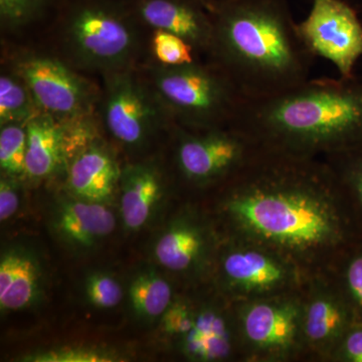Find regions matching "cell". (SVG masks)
<instances>
[{
  "mask_svg": "<svg viewBox=\"0 0 362 362\" xmlns=\"http://www.w3.org/2000/svg\"><path fill=\"white\" fill-rule=\"evenodd\" d=\"M85 290L87 299L97 308H114L122 301L120 283L108 274H92L86 281Z\"/></svg>",
  "mask_w": 362,
  "mask_h": 362,
  "instance_id": "28",
  "label": "cell"
},
{
  "mask_svg": "<svg viewBox=\"0 0 362 362\" xmlns=\"http://www.w3.org/2000/svg\"><path fill=\"white\" fill-rule=\"evenodd\" d=\"M128 294L135 313L149 319L163 315L177 297L168 280L151 272L138 275L131 282Z\"/></svg>",
  "mask_w": 362,
  "mask_h": 362,
  "instance_id": "21",
  "label": "cell"
},
{
  "mask_svg": "<svg viewBox=\"0 0 362 362\" xmlns=\"http://www.w3.org/2000/svg\"><path fill=\"white\" fill-rule=\"evenodd\" d=\"M52 225L62 242L74 249L88 250L113 233L116 220L106 204L74 197L57 204Z\"/></svg>",
  "mask_w": 362,
  "mask_h": 362,
  "instance_id": "16",
  "label": "cell"
},
{
  "mask_svg": "<svg viewBox=\"0 0 362 362\" xmlns=\"http://www.w3.org/2000/svg\"><path fill=\"white\" fill-rule=\"evenodd\" d=\"M120 214L131 232L141 230L151 218L165 192L160 173L147 164L129 166L120 180Z\"/></svg>",
  "mask_w": 362,
  "mask_h": 362,
  "instance_id": "19",
  "label": "cell"
},
{
  "mask_svg": "<svg viewBox=\"0 0 362 362\" xmlns=\"http://www.w3.org/2000/svg\"><path fill=\"white\" fill-rule=\"evenodd\" d=\"M303 289L233 302L242 362L305 361Z\"/></svg>",
  "mask_w": 362,
  "mask_h": 362,
  "instance_id": "6",
  "label": "cell"
},
{
  "mask_svg": "<svg viewBox=\"0 0 362 362\" xmlns=\"http://www.w3.org/2000/svg\"><path fill=\"white\" fill-rule=\"evenodd\" d=\"M105 121L111 135L129 147L146 140L154 122V111L139 85L121 76L111 81L107 90Z\"/></svg>",
  "mask_w": 362,
  "mask_h": 362,
  "instance_id": "14",
  "label": "cell"
},
{
  "mask_svg": "<svg viewBox=\"0 0 362 362\" xmlns=\"http://www.w3.org/2000/svg\"><path fill=\"white\" fill-rule=\"evenodd\" d=\"M330 362H362V320H356L343 335Z\"/></svg>",
  "mask_w": 362,
  "mask_h": 362,
  "instance_id": "30",
  "label": "cell"
},
{
  "mask_svg": "<svg viewBox=\"0 0 362 362\" xmlns=\"http://www.w3.org/2000/svg\"><path fill=\"white\" fill-rule=\"evenodd\" d=\"M233 126L265 148L294 156L362 148V81L308 78L277 96L247 100Z\"/></svg>",
  "mask_w": 362,
  "mask_h": 362,
  "instance_id": "3",
  "label": "cell"
},
{
  "mask_svg": "<svg viewBox=\"0 0 362 362\" xmlns=\"http://www.w3.org/2000/svg\"><path fill=\"white\" fill-rule=\"evenodd\" d=\"M28 134L21 124L1 126L0 131V168L11 177L25 175Z\"/></svg>",
  "mask_w": 362,
  "mask_h": 362,
  "instance_id": "25",
  "label": "cell"
},
{
  "mask_svg": "<svg viewBox=\"0 0 362 362\" xmlns=\"http://www.w3.org/2000/svg\"><path fill=\"white\" fill-rule=\"evenodd\" d=\"M137 13L156 30L180 35L197 51L211 52L213 18L206 4L199 0H139Z\"/></svg>",
  "mask_w": 362,
  "mask_h": 362,
  "instance_id": "15",
  "label": "cell"
},
{
  "mask_svg": "<svg viewBox=\"0 0 362 362\" xmlns=\"http://www.w3.org/2000/svg\"><path fill=\"white\" fill-rule=\"evenodd\" d=\"M204 204L221 237L268 247L309 278L362 242V223L320 157L262 146Z\"/></svg>",
  "mask_w": 362,
  "mask_h": 362,
  "instance_id": "1",
  "label": "cell"
},
{
  "mask_svg": "<svg viewBox=\"0 0 362 362\" xmlns=\"http://www.w3.org/2000/svg\"><path fill=\"white\" fill-rule=\"evenodd\" d=\"M175 165L188 187L213 192L245 168L261 145L235 127L178 130Z\"/></svg>",
  "mask_w": 362,
  "mask_h": 362,
  "instance_id": "7",
  "label": "cell"
},
{
  "mask_svg": "<svg viewBox=\"0 0 362 362\" xmlns=\"http://www.w3.org/2000/svg\"><path fill=\"white\" fill-rule=\"evenodd\" d=\"M13 178L6 175L0 181V221L2 223L13 216L20 207V189Z\"/></svg>",
  "mask_w": 362,
  "mask_h": 362,
  "instance_id": "32",
  "label": "cell"
},
{
  "mask_svg": "<svg viewBox=\"0 0 362 362\" xmlns=\"http://www.w3.org/2000/svg\"><path fill=\"white\" fill-rule=\"evenodd\" d=\"M199 1H201L202 2V4H206L207 8H209V6H211V2H213V0H199Z\"/></svg>",
  "mask_w": 362,
  "mask_h": 362,
  "instance_id": "33",
  "label": "cell"
},
{
  "mask_svg": "<svg viewBox=\"0 0 362 362\" xmlns=\"http://www.w3.org/2000/svg\"><path fill=\"white\" fill-rule=\"evenodd\" d=\"M356 320L330 272L309 279L303 288L302 309L305 361L330 362L343 335Z\"/></svg>",
  "mask_w": 362,
  "mask_h": 362,
  "instance_id": "10",
  "label": "cell"
},
{
  "mask_svg": "<svg viewBox=\"0 0 362 362\" xmlns=\"http://www.w3.org/2000/svg\"><path fill=\"white\" fill-rule=\"evenodd\" d=\"M25 175L45 178L54 175L65 156V133L52 116L37 115L26 123Z\"/></svg>",
  "mask_w": 362,
  "mask_h": 362,
  "instance_id": "20",
  "label": "cell"
},
{
  "mask_svg": "<svg viewBox=\"0 0 362 362\" xmlns=\"http://www.w3.org/2000/svg\"><path fill=\"white\" fill-rule=\"evenodd\" d=\"M152 49L156 59L163 66H176L195 63V47L180 35L156 30Z\"/></svg>",
  "mask_w": 362,
  "mask_h": 362,
  "instance_id": "26",
  "label": "cell"
},
{
  "mask_svg": "<svg viewBox=\"0 0 362 362\" xmlns=\"http://www.w3.org/2000/svg\"><path fill=\"white\" fill-rule=\"evenodd\" d=\"M25 361L35 362H111L118 359L102 350L92 349H62L40 352L26 357Z\"/></svg>",
  "mask_w": 362,
  "mask_h": 362,
  "instance_id": "29",
  "label": "cell"
},
{
  "mask_svg": "<svg viewBox=\"0 0 362 362\" xmlns=\"http://www.w3.org/2000/svg\"><path fill=\"white\" fill-rule=\"evenodd\" d=\"M197 303V298L176 297L160 317L162 331L180 342L194 326Z\"/></svg>",
  "mask_w": 362,
  "mask_h": 362,
  "instance_id": "27",
  "label": "cell"
},
{
  "mask_svg": "<svg viewBox=\"0 0 362 362\" xmlns=\"http://www.w3.org/2000/svg\"><path fill=\"white\" fill-rule=\"evenodd\" d=\"M156 84L162 103L189 129L233 126L247 101L216 63L164 66Z\"/></svg>",
  "mask_w": 362,
  "mask_h": 362,
  "instance_id": "4",
  "label": "cell"
},
{
  "mask_svg": "<svg viewBox=\"0 0 362 362\" xmlns=\"http://www.w3.org/2000/svg\"><path fill=\"white\" fill-rule=\"evenodd\" d=\"M44 280L37 258L23 247L2 252L0 259V308L20 311L39 302Z\"/></svg>",
  "mask_w": 362,
  "mask_h": 362,
  "instance_id": "18",
  "label": "cell"
},
{
  "mask_svg": "<svg viewBox=\"0 0 362 362\" xmlns=\"http://www.w3.org/2000/svg\"><path fill=\"white\" fill-rule=\"evenodd\" d=\"M309 279L268 247L221 235L206 284L230 301L239 302L298 291Z\"/></svg>",
  "mask_w": 362,
  "mask_h": 362,
  "instance_id": "5",
  "label": "cell"
},
{
  "mask_svg": "<svg viewBox=\"0 0 362 362\" xmlns=\"http://www.w3.org/2000/svg\"><path fill=\"white\" fill-rule=\"evenodd\" d=\"M37 106L25 81L18 76L2 75L0 78V123H28L37 116Z\"/></svg>",
  "mask_w": 362,
  "mask_h": 362,
  "instance_id": "22",
  "label": "cell"
},
{
  "mask_svg": "<svg viewBox=\"0 0 362 362\" xmlns=\"http://www.w3.org/2000/svg\"><path fill=\"white\" fill-rule=\"evenodd\" d=\"M69 33L78 54L94 65H118L134 45V35L123 14L100 2L76 7L69 18Z\"/></svg>",
  "mask_w": 362,
  "mask_h": 362,
  "instance_id": "11",
  "label": "cell"
},
{
  "mask_svg": "<svg viewBox=\"0 0 362 362\" xmlns=\"http://www.w3.org/2000/svg\"><path fill=\"white\" fill-rule=\"evenodd\" d=\"M18 74L37 108L49 115L68 118L84 111L88 102L84 82L59 61L39 57L23 59Z\"/></svg>",
  "mask_w": 362,
  "mask_h": 362,
  "instance_id": "13",
  "label": "cell"
},
{
  "mask_svg": "<svg viewBox=\"0 0 362 362\" xmlns=\"http://www.w3.org/2000/svg\"><path fill=\"white\" fill-rule=\"evenodd\" d=\"M197 297L194 323L177 343L181 356L197 362L240 361L233 302L214 291Z\"/></svg>",
  "mask_w": 362,
  "mask_h": 362,
  "instance_id": "12",
  "label": "cell"
},
{
  "mask_svg": "<svg viewBox=\"0 0 362 362\" xmlns=\"http://www.w3.org/2000/svg\"><path fill=\"white\" fill-rule=\"evenodd\" d=\"M322 158L337 175L362 223V148Z\"/></svg>",
  "mask_w": 362,
  "mask_h": 362,
  "instance_id": "24",
  "label": "cell"
},
{
  "mask_svg": "<svg viewBox=\"0 0 362 362\" xmlns=\"http://www.w3.org/2000/svg\"><path fill=\"white\" fill-rule=\"evenodd\" d=\"M44 0H0L1 18L9 23L28 20L39 9Z\"/></svg>",
  "mask_w": 362,
  "mask_h": 362,
  "instance_id": "31",
  "label": "cell"
},
{
  "mask_svg": "<svg viewBox=\"0 0 362 362\" xmlns=\"http://www.w3.org/2000/svg\"><path fill=\"white\" fill-rule=\"evenodd\" d=\"M121 175L114 157L103 147L90 145L71 161L69 187L77 199L107 204L120 185Z\"/></svg>",
  "mask_w": 362,
  "mask_h": 362,
  "instance_id": "17",
  "label": "cell"
},
{
  "mask_svg": "<svg viewBox=\"0 0 362 362\" xmlns=\"http://www.w3.org/2000/svg\"><path fill=\"white\" fill-rule=\"evenodd\" d=\"M220 242V233L204 204L187 202L159 235L154 256L170 273L204 285Z\"/></svg>",
  "mask_w": 362,
  "mask_h": 362,
  "instance_id": "8",
  "label": "cell"
},
{
  "mask_svg": "<svg viewBox=\"0 0 362 362\" xmlns=\"http://www.w3.org/2000/svg\"><path fill=\"white\" fill-rule=\"evenodd\" d=\"M211 54L247 100L265 99L308 80L313 57L285 0H213Z\"/></svg>",
  "mask_w": 362,
  "mask_h": 362,
  "instance_id": "2",
  "label": "cell"
},
{
  "mask_svg": "<svg viewBox=\"0 0 362 362\" xmlns=\"http://www.w3.org/2000/svg\"><path fill=\"white\" fill-rule=\"evenodd\" d=\"M356 320H362V242L350 247L330 271Z\"/></svg>",
  "mask_w": 362,
  "mask_h": 362,
  "instance_id": "23",
  "label": "cell"
},
{
  "mask_svg": "<svg viewBox=\"0 0 362 362\" xmlns=\"http://www.w3.org/2000/svg\"><path fill=\"white\" fill-rule=\"evenodd\" d=\"M312 57L327 59L342 78H354L362 57V23L343 0H313L308 16L296 25Z\"/></svg>",
  "mask_w": 362,
  "mask_h": 362,
  "instance_id": "9",
  "label": "cell"
}]
</instances>
